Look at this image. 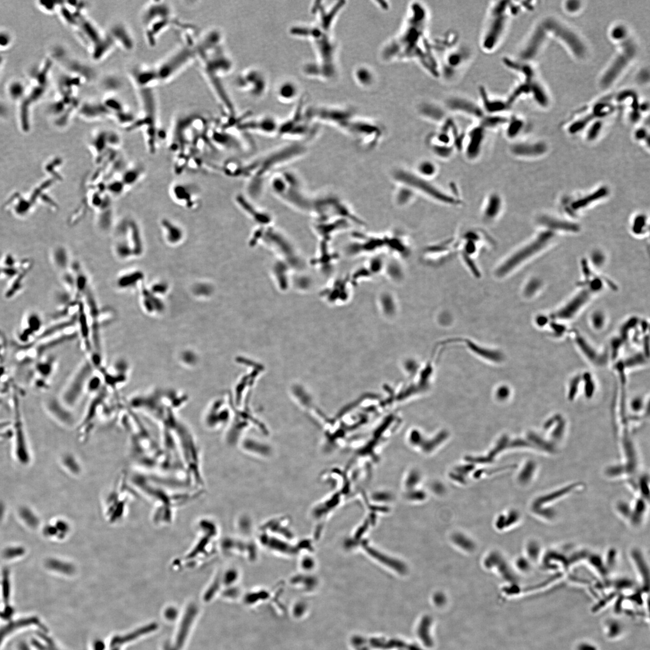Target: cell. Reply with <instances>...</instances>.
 I'll use <instances>...</instances> for the list:
<instances>
[{
  "label": "cell",
  "mask_w": 650,
  "mask_h": 650,
  "mask_svg": "<svg viewBox=\"0 0 650 650\" xmlns=\"http://www.w3.org/2000/svg\"><path fill=\"white\" fill-rule=\"evenodd\" d=\"M317 22L310 26H295L290 29V33L295 37L309 39L312 43L317 60L314 63L307 64L304 73L309 76L330 80L338 73V44L332 36V29L340 9L336 6L316 5L312 7Z\"/></svg>",
  "instance_id": "6da1fadb"
},
{
  "label": "cell",
  "mask_w": 650,
  "mask_h": 650,
  "mask_svg": "<svg viewBox=\"0 0 650 650\" xmlns=\"http://www.w3.org/2000/svg\"><path fill=\"white\" fill-rule=\"evenodd\" d=\"M427 22L426 9L420 3L411 5L406 26L399 35L390 40L383 48L381 58L385 62L414 59L419 60L429 71L436 66L430 49L422 48V42L426 41L424 32ZM430 49V48H429Z\"/></svg>",
  "instance_id": "7a4b0ae2"
},
{
  "label": "cell",
  "mask_w": 650,
  "mask_h": 650,
  "mask_svg": "<svg viewBox=\"0 0 650 650\" xmlns=\"http://www.w3.org/2000/svg\"><path fill=\"white\" fill-rule=\"evenodd\" d=\"M306 111L312 121L323 122L338 128L364 148H375L382 139L383 130L378 125L356 117L348 108L314 107Z\"/></svg>",
  "instance_id": "3957f363"
},
{
  "label": "cell",
  "mask_w": 650,
  "mask_h": 650,
  "mask_svg": "<svg viewBox=\"0 0 650 650\" xmlns=\"http://www.w3.org/2000/svg\"><path fill=\"white\" fill-rule=\"evenodd\" d=\"M142 23L146 41L153 47L160 35L173 24L171 6L163 2H152L142 13Z\"/></svg>",
  "instance_id": "277c9868"
},
{
  "label": "cell",
  "mask_w": 650,
  "mask_h": 650,
  "mask_svg": "<svg viewBox=\"0 0 650 650\" xmlns=\"http://www.w3.org/2000/svg\"><path fill=\"white\" fill-rule=\"evenodd\" d=\"M509 3L496 2L490 9L488 21L481 39L482 49L485 52H492L501 41L508 21L506 11L509 7Z\"/></svg>",
  "instance_id": "5b68a950"
},
{
  "label": "cell",
  "mask_w": 650,
  "mask_h": 650,
  "mask_svg": "<svg viewBox=\"0 0 650 650\" xmlns=\"http://www.w3.org/2000/svg\"><path fill=\"white\" fill-rule=\"evenodd\" d=\"M195 57L194 47L189 45L180 47L159 65L154 67L159 83L168 82L173 79L189 65Z\"/></svg>",
  "instance_id": "8992f818"
},
{
  "label": "cell",
  "mask_w": 650,
  "mask_h": 650,
  "mask_svg": "<svg viewBox=\"0 0 650 650\" xmlns=\"http://www.w3.org/2000/svg\"><path fill=\"white\" fill-rule=\"evenodd\" d=\"M393 178L398 185L411 190L416 189L437 201L452 205L458 203L454 197L447 195L426 180L406 170H396L393 172Z\"/></svg>",
  "instance_id": "52a82bcc"
},
{
  "label": "cell",
  "mask_w": 650,
  "mask_h": 650,
  "mask_svg": "<svg viewBox=\"0 0 650 650\" xmlns=\"http://www.w3.org/2000/svg\"><path fill=\"white\" fill-rule=\"evenodd\" d=\"M235 84L242 93L255 99H260L267 93L268 79L267 74L261 68L251 67L239 74Z\"/></svg>",
  "instance_id": "ba28073f"
},
{
  "label": "cell",
  "mask_w": 650,
  "mask_h": 650,
  "mask_svg": "<svg viewBox=\"0 0 650 650\" xmlns=\"http://www.w3.org/2000/svg\"><path fill=\"white\" fill-rule=\"evenodd\" d=\"M553 237V234L549 231L541 234L537 239L527 245L526 247L523 248L518 253H517L510 257L509 259L500 267L499 270L500 275H503L508 273L510 270L515 267L516 265L519 263H522L523 261L527 259L529 257L532 256L542 250L546 246L547 243L551 240Z\"/></svg>",
  "instance_id": "9c48e42d"
},
{
  "label": "cell",
  "mask_w": 650,
  "mask_h": 650,
  "mask_svg": "<svg viewBox=\"0 0 650 650\" xmlns=\"http://www.w3.org/2000/svg\"><path fill=\"white\" fill-rule=\"evenodd\" d=\"M42 323L41 318L38 312L35 311L26 312L24 315L21 325L16 333V340L22 345L35 341V338L39 335Z\"/></svg>",
  "instance_id": "30bf717a"
},
{
  "label": "cell",
  "mask_w": 650,
  "mask_h": 650,
  "mask_svg": "<svg viewBox=\"0 0 650 650\" xmlns=\"http://www.w3.org/2000/svg\"><path fill=\"white\" fill-rule=\"evenodd\" d=\"M545 29L554 33L562 39L575 56L582 57L585 54V47L578 36L566 27L553 20H549L545 24Z\"/></svg>",
  "instance_id": "8fae6325"
},
{
  "label": "cell",
  "mask_w": 650,
  "mask_h": 650,
  "mask_svg": "<svg viewBox=\"0 0 650 650\" xmlns=\"http://www.w3.org/2000/svg\"><path fill=\"white\" fill-rule=\"evenodd\" d=\"M635 49L634 46L630 44L625 46L621 54L617 57L610 68H609L601 80V86L608 87L617 79L622 71L634 57Z\"/></svg>",
  "instance_id": "7c38bea8"
},
{
  "label": "cell",
  "mask_w": 650,
  "mask_h": 650,
  "mask_svg": "<svg viewBox=\"0 0 650 650\" xmlns=\"http://www.w3.org/2000/svg\"><path fill=\"white\" fill-rule=\"evenodd\" d=\"M484 566L487 569L496 568L502 576L508 580H514V573L507 563L505 558L498 551H492L484 560Z\"/></svg>",
  "instance_id": "4fadbf2b"
},
{
  "label": "cell",
  "mask_w": 650,
  "mask_h": 650,
  "mask_svg": "<svg viewBox=\"0 0 650 650\" xmlns=\"http://www.w3.org/2000/svg\"><path fill=\"white\" fill-rule=\"evenodd\" d=\"M447 105L453 110L461 112L473 117L481 119L484 117L481 108L464 98H452L448 101Z\"/></svg>",
  "instance_id": "5bb4252c"
},
{
  "label": "cell",
  "mask_w": 650,
  "mask_h": 650,
  "mask_svg": "<svg viewBox=\"0 0 650 650\" xmlns=\"http://www.w3.org/2000/svg\"><path fill=\"white\" fill-rule=\"evenodd\" d=\"M276 96L282 103L295 101L299 95L298 84L292 80H285L278 83L275 89Z\"/></svg>",
  "instance_id": "9a60e30c"
},
{
  "label": "cell",
  "mask_w": 650,
  "mask_h": 650,
  "mask_svg": "<svg viewBox=\"0 0 650 650\" xmlns=\"http://www.w3.org/2000/svg\"><path fill=\"white\" fill-rule=\"evenodd\" d=\"M576 488L577 485H576L567 486L566 487L557 490V491L548 493L546 495L539 497V498L534 500L532 503L531 508L546 507L547 505H550L551 503L556 502V500L564 498L565 496L571 494Z\"/></svg>",
  "instance_id": "2e32d148"
},
{
  "label": "cell",
  "mask_w": 650,
  "mask_h": 650,
  "mask_svg": "<svg viewBox=\"0 0 650 650\" xmlns=\"http://www.w3.org/2000/svg\"><path fill=\"white\" fill-rule=\"evenodd\" d=\"M544 38H545L544 28L539 27V28L536 29L526 48L521 54L522 59L524 60L532 59L536 55L539 48L542 45Z\"/></svg>",
  "instance_id": "e0dca14e"
},
{
  "label": "cell",
  "mask_w": 650,
  "mask_h": 650,
  "mask_svg": "<svg viewBox=\"0 0 650 650\" xmlns=\"http://www.w3.org/2000/svg\"><path fill=\"white\" fill-rule=\"evenodd\" d=\"M646 502L648 501L640 497L639 498L635 500L634 505L632 506L631 516L629 521L632 526L635 527H640L643 522H644L646 510H647Z\"/></svg>",
  "instance_id": "ac0fdd59"
},
{
  "label": "cell",
  "mask_w": 650,
  "mask_h": 650,
  "mask_svg": "<svg viewBox=\"0 0 650 650\" xmlns=\"http://www.w3.org/2000/svg\"><path fill=\"white\" fill-rule=\"evenodd\" d=\"M110 37L115 44L118 43L123 49L131 50L133 43L130 33L123 27H115L110 32Z\"/></svg>",
  "instance_id": "d6986e66"
},
{
  "label": "cell",
  "mask_w": 650,
  "mask_h": 650,
  "mask_svg": "<svg viewBox=\"0 0 650 650\" xmlns=\"http://www.w3.org/2000/svg\"><path fill=\"white\" fill-rule=\"evenodd\" d=\"M546 146L543 144H519L512 148L513 154L522 156H534L544 154L546 151Z\"/></svg>",
  "instance_id": "ffe728a7"
},
{
  "label": "cell",
  "mask_w": 650,
  "mask_h": 650,
  "mask_svg": "<svg viewBox=\"0 0 650 650\" xmlns=\"http://www.w3.org/2000/svg\"><path fill=\"white\" fill-rule=\"evenodd\" d=\"M631 556L634 564L636 572L639 574L643 580H648L649 568L646 564L645 557L642 553L638 549H633L631 552Z\"/></svg>",
  "instance_id": "44dd1931"
},
{
  "label": "cell",
  "mask_w": 650,
  "mask_h": 650,
  "mask_svg": "<svg viewBox=\"0 0 650 650\" xmlns=\"http://www.w3.org/2000/svg\"><path fill=\"white\" fill-rule=\"evenodd\" d=\"M608 189L607 188H601L593 193L584 197V198L577 200L576 201L573 203L572 208L574 210L585 208V207L590 206L592 203L604 198L608 195Z\"/></svg>",
  "instance_id": "7402d4cb"
},
{
  "label": "cell",
  "mask_w": 650,
  "mask_h": 650,
  "mask_svg": "<svg viewBox=\"0 0 650 650\" xmlns=\"http://www.w3.org/2000/svg\"><path fill=\"white\" fill-rule=\"evenodd\" d=\"M520 519V513L517 510H511L506 514L500 515L496 522V526L499 530L508 528L519 522Z\"/></svg>",
  "instance_id": "603a6c76"
},
{
  "label": "cell",
  "mask_w": 650,
  "mask_h": 650,
  "mask_svg": "<svg viewBox=\"0 0 650 650\" xmlns=\"http://www.w3.org/2000/svg\"><path fill=\"white\" fill-rule=\"evenodd\" d=\"M451 540L456 546L467 552H473L476 549L474 541L464 533L456 532L453 534Z\"/></svg>",
  "instance_id": "cb8c5ba5"
},
{
  "label": "cell",
  "mask_w": 650,
  "mask_h": 650,
  "mask_svg": "<svg viewBox=\"0 0 650 650\" xmlns=\"http://www.w3.org/2000/svg\"><path fill=\"white\" fill-rule=\"evenodd\" d=\"M27 86L23 81L15 80L9 83L8 93L10 98L16 102H21L25 97Z\"/></svg>",
  "instance_id": "d4e9b609"
},
{
  "label": "cell",
  "mask_w": 650,
  "mask_h": 650,
  "mask_svg": "<svg viewBox=\"0 0 650 650\" xmlns=\"http://www.w3.org/2000/svg\"><path fill=\"white\" fill-rule=\"evenodd\" d=\"M542 222L546 226L557 230H562L565 231H578V226L576 224L571 222H566V221L560 220L552 218H544Z\"/></svg>",
  "instance_id": "484cf974"
},
{
  "label": "cell",
  "mask_w": 650,
  "mask_h": 650,
  "mask_svg": "<svg viewBox=\"0 0 650 650\" xmlns=\"http://www.w3.org/2000/svg\"><path fill=\"white\" fill-rule=\"evenodd\" d=\"M501 203L498 195H492L488 200L484 211L486 219H492L499 213Z\"/></svg>",
  "instance_id": "4316f807"
},
{
  "label": "cell",
  "mask_w": 650,
  "mask_h": 650,
  "mask_svg": "<svg viewBox=\"0 0 650 650\" xmlns=\"http://www.w3.org/2000/svg\"><path fill=\"white\" fill-rule=\"evenodd\" d=\"M526 553V557L531 563H536L540 559L541 554H542V548L537 541L531 540L527 544Z\"/></svg>",
  "instance_id": "83f0119b"
},
{
  "label": "cell",
  "mask_w": 650,
  "mask_h": 650,
  "mask_svg": "<svg viewBox=\"0 0 650 650\" xmlns=\"http://www.w3.org/2000/svg\"><path fill=\"white\" fill-rule=\"evenodd\" d=\"M20 515L30 527L35 528L39 525V520L37 517L28 508H23L20 510Z\"/></svg>",
  "instance_id": "f1b7e54d"
},
{
  "label": "cell",
  "mask_w": 650,
  "mask_h": 650,
  "mask_svg": "<svg viewBox=\"0 0 650 650\" xmlns=\"http://www.w3.org/2000/svg\"><path fill=\"white\" fill-rule=\"evenodd\" d=\"M422 114L426 116V117L431 119H434L435 120H441L443 117V113L440 108L431 105H426L422 108Z\"/></svg>",
  "instance_id": "f546056e"
},
{
  "label": "cell",
  "mask_w": 650,
  "mask_h": 650,
  "mask_svg": "<svg viewBox=\"0 0 650 650\" xmlns=\"http://www.w3.org/2000/svg\"><path fill=\"white\" fill-rule=\"evenodd\" d=\"M616 510L622 519L629 521L631 518L632 507L629 503L622 501L617 502L615 506Z\"/></svg>",
  "instance_id": "4dcf8cb0"
},
{
  "label": "cell",
  "mask_w": 650,
  "mask_h": 650,
  "mask_svg": "<svg viewBox=\"0 0 650 650\" xmlns=\"http://www.w3.org/2000/svg\"><path fill=\"white\" fill-rule=\"evenodd\" d=\"M418 170L421 175L431 176L435 174V172H436L437 168L433 163L425 161L420 163V165H418Z\"/></svg>",
  "instance_id": "1f68e13d"
},
{
  "label": "cell",
  "mask_w": 650,
  "mask_h": 650,
  "mask_svg": "<svg viewBox=\"0 0 650 650\" xmlns=\"http://www.w3.org/2000/svg\"><path fill=\"white\" fill-rule=\"evenodd\" d=\"M13 42V37L8 32L0 30V52L9 49Z\"/></svg>",
  "instance_id": "d6a6232c"
},
{
  "label": "cell",
  "mask_w": 650,
  "mask_h": 650,
  "mask_svg": "<svg viewBox=\"0 0 650 650\" xmlns=\"http://www.w3.org/2000/svg\"><path fill=\"white\" fill-rule=\"evenodd\" d=\"M60 3V2H37V6L44 12L53 13L58 12Z\"/></svg>",
  "instance_id": "836d02e7"
},
{
  "label": "cell",
  "mask_w": 650,
  "mask_h": 650,
  "mask_svg": "<svg viewBox=\"0 0 650 650\" xmlns=\"http://www.w3.org/2000/svg\"><path fill=\"white\" fill-rule=\"evenodd\" d=\"M25 553V550L23 547H10L4 551L3 556L7 559H12V558L21 556Z\"/></svg>",
  "instance_id": "e575fe53"
},
{
  "label": "cell",
  "mask_w": 650,
  "mask_h": 650,
  "mask_svg": "<svg viewBox=\"0 0 650 650\" xmlns=\"http://www.w3.org/2000/svg\"><path fill=\"white\" fill-rule=\"evenodd\" d=\"M531 563L526 557H519L515 561V566L521 572L528 573L531 569Z\"/></svg>",
  "instance_id": "d590c367"
},
{
  "label": "cell",
  "mask_w": 650,
  "mask_h": 650,
  "mask_svg": "<svg viewBox=\"0 0 650 650\" xmlns=\"http://www.w3.org/2000/svg\"><path fill=\"white\" fill-rule=\"evenodd\" d=\"M533 92L535 98L539 103L543 105H546L548 103V100L545 93L541 87L536 84L533 86Z\"/></svg>",
  "instance_id": "8d00e7d4"
},
{
  "label": "cell",
  "mask_w": 650,
  "mask_h": 650,
  "mask_svg": "<svg viewBox=\"0 0 650 650\" xmlns=\"http://www.w3.org/2000/svg\"><path fill=\"white\" fill-rule=\"evenodd\" d=\"M2 587L3 595L6 599H8L10 592L9 571L8 569L3 571Z\"/></svg>",
  "instance_id": "74e56055"
},
{
  "label": "cell",
  "mask_w": 650,
  "mask_h": 650,
  "mask_svg": "<svg viewBox=\"0 0 650 650\" xmlns=\"http://www.w3.org/2000/svg\"><path fill=\"white\" fill-rule=\"evenodd\" d=\"M601 128V124L600 122H595L593 126H592L590 131L588 132V137L589 140H593V139L596 138L599 134V132L600 131Z\"/></svg>",
  "instance_id": "f35d334b"
},
{
  "label": "cell",
  "mask_w": 650,
  "mask_h": 650,
  "mask_svg": "<svg viewBox=\"0 0 650 650\" xmlns=\"http://www.w3.org/2000/svg\"><path fill=\"white\" fill-rule=\"evenodd\" d=\"M625 33L626 30L624 27H622V26H618L616 27L615 28L612 30V36L615 39H622L625 36Z\"/></svg>",
  "instance_id": "ab89813d"
},
{
  "label": "cell",
  "mask_w": 650,
  "mask_h": 650,
  "mask_svg": "<svg viewBox=\"0 0 650 650\" xmlns=\"http://www.w3.org/2000/svg\"><path fill=\"white\" fill-rule=\"evenodd\" d=\"M522 127V122L519 120L514 121L510 125L508 128V135L510 137L514 136Z\"/></svg>",
  "instance_id": "60d3db41"
},
{
  "label": "cell",
  "mask_w": 650,
  "mask_h": 650,
  "mask_svg": "<svg viewBox=\"0 0 650 650\" xmlns=\"http://www.w3.org/2000/svg\"><path fill=\"white\" fill-rule=\"evenodd\" d=\"M580 3L577 1H570L567 3L566 8L567 11L571 12H574L580 8Z\"/></svg>",
  "instance_id": "b9f144b4"
},
{
  "label": "cell",
  "mask_w": 650,
  "mask_h": 650,
  "mask_svg": "<svg viewBox=\"0 0 650 650\" xmlns=\"http://www.w3.org/2000/svg\"><path fill=\"white\" fill-rule=\"evenodd\" d=\"M645 220L644 217H642V216L638 217L637 218H636L635 220V224H634L635 231H637V232H638V231H639L640 230H641L642 229V227L644 226V225L645 223Z\"/></svg>",
  "instance_id": "7bdbcfd3"
},
{
  "label": "cell",
  "mask_w": 650,
  "mask_h": 650,
  "mask_svg": "<svg viewBox=\"0 0 650 650\" xmlns=\"http://www.w3.org/2000/svg\"><path fill=\"white\" fill-rule=\"evenodd\" d=\"M56 532H57V530L55 528V527H54L52 526H47L46 528L44 529L43 530L44 534H45V535L47 536L54 535V534L56 533Z\"/></svg>",
  "instance_id": "ee69618b"
},
{
  "label": "cell",
  "mask_w": 650,
  "mask_h": 650,
  "mask_svg": "<svg viewBox=\"0 0 650 650\" xmlns=\"http://www.w3.org/2000/svg\"><path fill=\"white\" fill-rule=\"evenodd\" d=\"M5 513V506L3 503L0 502V520L3 518Z\"/></svg>",
  "instance_id": "f6af8a7d"
},
{
  "label": "cell",
  "mask_w": 650,
  "mask_h": 650,
  "mask_svg": "<svg viewBox=\"0 0 650 650\" xmlns=\"http://www.w3.org/2000/svg\"><path fill=\"white\" fill-rule=\"evenodd\" d=\"M644 135H645V131L643 130L639 131L637 132V133H636V136H637V137L639 139L643 138Z\"/></svg>",
  "instance_id": "bcb514c9"
},
{
  "label": "cell",
  "mask_w": 650,
  "mask_h": 650,
  "mask_svg": "<svg viewBox=\"0 0 650 650\" xmlns=\"http://www.w3.org/2000/svg\"><path fill=\"white\" fill-rule=\"evenodd\" d=\"M2 62V59L1 56H0V66H1Z\"/></svg>",
  "instance_id": "7dc6e473"
}]
</instances>
